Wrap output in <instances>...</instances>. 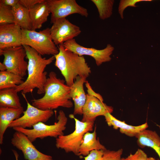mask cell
<instances>
[{"instance_id":"cell-1","label":"cell","mask_w":160,"mask_h":160,"mask_svg":"<svg viewBox=\"0 0 160 160\" xmlns=\"http://www.w3.org/2000/svg\"><path fill=\"white\" fill-rule=\"evenodd\" d=\"M26 52V58L28 60V76L24 82L15 88L18 92L25 94L32 93L36 88L39 95L44 93V86L47 77V72L45 71L46 67L55 59L54 56L49 58L43 57L36 50L30 47L22 45Z\"/></svg>"},{"instance_id":"cell-20","label":"cell","mask_w":160,"mask_h":160,"mask_svg":"<svg viewBox=\"0 0 160 160\" xmlns=\"http://www.w3.org/2000/svg\"><path fill=\"white\" fill-rule=\"evenodd\" d=\"M96 127L92 132H88L84 135L79 150L78 156H86L93 150H105L106 148L100 142L99 138H97Z\"/></svg>"},{"instance_id":"cell-28","label":"cell","mask_w":160,"mask_h":160,"mask_svg":"<svg viewBox=\"0 0 160 160\" xmlns=\"http://www.w3.org/2000/svg\"><path fill=\"white\" fill-rule=\"evenodd\" d=\"M126 160H148L146 154L141 149H138L134 154H130L125 158Z\"/></svg>"},{"instance_id":"cell-17","label":"cell","mask_w":160,"mask_h":160,"mask_svg":"<svg viewBox=\"0 0 160 160\" xmlns=\"http://www.w3.org/2000/svg\"><path fill=\"white\" fill-rule=\"evenodd\" d=\"M31 30L40 28L51 13L47 0L39 3L29 10Z\"/></svg>"},{"instance_id":"cell-33","label":"cell","mask_w":160,"mask_h":160,"mask_svg":"<svg viewBox=\"0 0 160 160\" xmlns=\"http://www.w3.org/2000/svg\"><path fill=\"white\" fill-rule=\"evenodd\" d=\"M12 152H13L14 156H15L16 160H19V154L16 151L14 150H12Z\"/></svg>"},{"instance_id":"cell-14","label":"cell","mask_w":160,"mask_h":160,"mask_svg":"<svg viewBox=\"0 0 160 160\" xmlns=\"http://www.w3.org/2000/svg\"><path fill=\"white\" fill-rule=\"evenodd\" d=\"M22 28L15 24L0 25V50L22 46Z\"/></svg>"},{"instance_id":"cell-24","label":"cell","mask_w":160,"mask_h":160,"mask_svg":"<svg viewBox=\"0 0 160 160\" xmlns=\"http://www.w3.org/2000/svg\"><path fill=\"white\" fill-rule=\"evenodd\" d=\"M96 7L100 19L104 20L110 17L112 14L113 0H91Z\"/></svg>"},{"instance_id":"cell-18","label":"cell","mask_w":160,"mask_h":160,"mask_svg":"<svg viewBox=\"0 0 160 160\" xmlns=\"http://www.w3.org/2000/svg\"><path fill=\"white\" fill-rule=\"evenodd\" d=\"M135 137L140 147L152 148L159 157L158 160H160V137L155 131L145 129L139 133Z\"/></svg>"},{"instance_id":"cell-3","label":"cell","mask_w":160,"mask_h":160,"mask_svg":"<svg viewBox=\"0 0 160 160\" xmlns=\"http://www.w3.org/2000/svg\"><path fill=\"white\" fill-rule=\"evenodd\" d=\"M57 47L59 52L54 55L55 65L64 77L67 85L71 87L78 76H89L91 70L84 56L65 49L63 44L59 45Z\"/></svg>"},{"instance_id":"cell-26","label":"cell","mask_w":160,"mask_h":160,"mask_svg":"<svg viewBox=\"0 0 160 160\" xmlns=\"http://www.w3.org/2000/svg\"><path fill=\"white\" fill-rule=\"evenodd\" d=\"M151 0H121L120 1L118 7V12L122 19H123V12L127 7H135L137 3L141 1H151Z\"/></svg>"},{"instance_id":"cell-32","label":"cell","mask_w":160,"mask_h":160,"mask_svg":"<svg viewBox=\"0 0 160 160\" xmlns=\"http://www.w3.org/2000/svg\"><path fill=\"white\" fill-rule=\"evenodd\" d=\"M0 71L7 70L6 67L3 63L0 62Z\"/></svg>"},{"instance_id":"cell-12","label":"cell","mask_w":160,"mask_h":160,"mask_svg":"<svg viewBox=\"0 0 160 160\" xmlns=\"http://www.w3.org/2000/svg\"><path fill=\"white\" fill-rule=\"evenodd\" d=\"M50 32L53 42L58 45L74 39L80 34L81 31L79 27L65 18L55 21L50 28Z\"/></svg>"},{"instance_id":"cell-34","label":"cell","mask_w":160,"mask_h":160,"mask_svg":"<svg viewBox=\"0 0 160 160\" xmlns=\"http://www.w3.org/2000/svg\"><path fill=\"white\" fill-rule=\"evenodd\" d=\"M148 160H156L155 158L153 157H148Z\"/></svg>"},{"instance_id":"cell-5","label":"cell","mask_w":160,"mask_h":160,"mask_svg":"<svg viewBox=\"0 0 160 160\" xmlns=\"http://www.w3.org/2000/svg\"><path fill=\"white\" fill-rule=\"evenodd\" d=\"M57 121L54 124L48 125L40 122L34 125L32 129L14 127L15 131L21 132L25 135L33 142L37 139H43L48 137L57 138L64 135L63 131L66 128L68 118L64 112L60 110L57 117Z\"/></svg>"},{"instance_id":"cell-31","label":"cell","mask_w":160,"mask_h":160,"mask_svg":"<svg viewBox=\"0 0 160 160\" xmlns=\"http://www.w3.org/2000/svg\"><path fill=\"white\" fill-rule=\"evenodd\" d=\"M19 2V0H0V3L5 6L12 7L15 6Z\"/></svg>"},{"instance_id":"cell-29","label":"cell","mask_w":160,"mask_h":160,"mask_svg":"<svg viewBox=\"0 0 160 160\" xmlns=\"http://www.w3.org/2000/svg\"><path fill=\"white\" fill-rule=\"evenodd\" d=\"M104 150H93L84 157V160H102Z\"/></svg>"},{"instance_id":"cell-13","label":"cell","mask_w":160,"mask_h":160,"mask_svg":"<svg viewBox=\"0 0 160 160\" xmlns=\"http://www.w3.org/2000/svg\"><path fill=\"white\" fill-rule=\"evenodd\" d=\"M11 143L21 151L26 160H53L52 157L41 152L24 134L15 131L11 139Z\"/></svg>"},{"instance_id":"cell-9","label":"cell","mask_w":160,"mask_h":160,"mask_svg":"<svg viewBox=\"0 0 160 160\" xmlns=\"http://www.w3.org/2000/svg\"><path fill=\"white\" fill-rule=\"evenodd\" d=\"M22 95L27 102V108L24 111L23 115L12 121L8 128H33L39 122H46L54 114V112L52 110H42L33 106L29 103L25 94L22 93Z\"/></svg>"},{"instance_id":"cell-25","label":"cell","mask_w":160,"mask_h":160,"mask_svg":"<svg viewBox=\"0 0 160 160\" xmlns=\"http://www.w3.org/2000/svg\"><path fill=\"white\" fill-rule=\"evenodd\" d=\"M14 23L12 7L0 3V25Z\"/></svg>"},{"instance_id":"cell-23","label":"cell","mask_w":160,"mask_h":160,"mask_svg":"<svg viewBox=\"0 0 160 160\" xmlns=\"http://www.w3.org/2000/svg\"><path fill=\"white\" fill-rule=\"evenodd\" d=\"M23 77L7 70L0 71V90L16 88L24 82Z\"/></svg>"},{"instance_id":"cell-8","label":"cell","mask_w":160,"mask_h":160,"mask_svg":"<svg viewBox=\"0 0 160 160\" xmlns=\"http://www.w3.org/2000/svg\"><path fill=\"white\" fill-rule=\"evenodd\" d=\"M0 55L4 56L3 63L7 70L23 77L26 75L28 64L25 60L26 54L23 46L0 50Z\"/></svg>"},{"instance_id":"cell-7","label":"cell","mask_w":160,"mask_h":160,"mask_svg":"<svg viewBox=\"0 0 160 160\" xmlns=\"http://www.w3.org/2000/svg\"><path fill=\"white\" fill-rule=\"evenodd\" d=\"M85 83L87 94L83 108L81 121L84 122H94L97 116H104L108 113H112L113 107L103 103L102 96L94 91L88 81Z\"/></svg>"},{"instance_id":"cell-30","label":"cell","mask_w":160,"mask_h":160,"mask_svg":"<svg viewBox=\"0 0 160 160\" xmlns=\"http://www.w3.org/2000/svg\"><path fill=\"white\" fill-rule=\"evenodd\" d=\"M43 1L44 0H19V3L30 10L36 4Z\"/></svg>"},{"instance_id":"cell-6","label":"cell","mask_w":160,"mask_h":160,"mask_svg":"<svg viewBox=\"0 0 160 160\" xmlns=\"http://www.w3.org/2000/svg\"><path fill=\"white\" fill-rule=\"evenodd\" d=\"M69 116L75 121V129L69 135L56 138L55 146L58 149H63L67 153L72 152L78 156L84 135L87 132L92 131L94 122H83L76 118L73 114H70Z\"/></svg>"},{"instance_id":"cell-4","label":"cell","mask_w":160,"mask_h":160,"mask_svg":"<svg viewBox=\"0 0 160 160\" xmlns=\"http://www.w3.org/2000/svg\"><path fill=\"white\" fill-rule=\"evenodd\" d=\"M22 45L28 46L41 55L54 56L59 52L51 36L50 28L39 32L22 29Z\"/></svg>"},{"instance_id":"cell-21","label":"cell","mask_w":160,"mask_h":160,"mask_svg":"<svg viewBox=\"0 0 160 160\" xmlns=\"http://www.w3.org/2000/svg\"><path fill=\"white\" fill-rule=\"evenodd\" d=\"M15 88L0 90V107L20 108L23 107Z\"/></svg>"},{"instance_id":"cell-35","label":"cell","mask_w":160,"mask_h":160,"mask_svg":"<svg viewBox=\"0 0 160 160\" xmlns=\"http://www.w3.org/2000/svg\"><path fill=\"white\" fill-rule=\"evenodd\" d=\"M121 160H126L125 158H121Z\"/></svg>"},{"instance_id":"cell-16","label":"cell","mask_w":160,"mask_h":160,"mask_svg":"<svg viewBox=\"0 0 160 160\" xmlns=\"http://www.w3.org/2000/svg\"><path fill=\"white\" fill-rule=\"evenodd\" d=\"M104 116L108 126H113L116 129L119 128L121 133L130 137H135L139 133L146 129L148 127L147 122L137 126L128 124L124 121L117 119L110 113L106 114Z\"/></svg>"},{"instance_id":"cell-2","label":"cell","mask_w":160,"mask_h":160,"mask_svg":"<svg viewBox=\"0 0 160 160\" xmlns=\"http://www.w3.org/2000/svg\"><path fill=\"white\" fill-rule=\"evenodd\" d=\"M70 87L65 80L57 78L55 72H50L44 86V95L31 100L32 105L43 110H52L59 107L69 108L73 106L70 95Z\"/></svg>"},{"instance_id":"cell-19","label":"cell","mask_w":160,"mask_h":160,"mask_svg":"<svg viewBox=\"0 0 160 160\" xmlns=\"http://www.w3.org/2000/svg\"><path fill=\"white\" fill-rule=\"evenodd\" d=\"M23 107L12 108L0 107V144L3 143L4 134L10 123L20 117Z\"/></svg>"},{"instance_id":"cell-11","label":"cell","mask_w":160,"mask_h":160,"mask_svg":"<svg viewBox=\"0 0 160 160\" xmlns=\"http://www.w3.org/2000/svg\"><path fill=\"white\" fill-rule=\"evenodd\" d=\"M63 44L65 49L80 56L87 55L92 57L97 66L110 61L111 55L114 50V47L110 44H107L106 47L102 49L86 47L79 44L74 39L65 42Z\"/></svg>"},{"instance_id":"cell-15","label":"cell","mask_w":160,"mask_h":160,"mask_svg":"<svg viewBox=\"0 0 160 160\" xmlns=\"http://www.w3.org/2000/svg\"><path fill=\"white\" fill-rule=\"evenodd\" d=\"M87 78L85 76H78L70 87V95L74 102V115H82L83 108L87 97L84 84L87 81Z\"/></svg>"},{"instance_id":"cell-10","label":"cell","mask_w":160,"mask_h":160,"mask_svg":"<svg viewBox=\"0 0 160 160\" xmlns=\"http://www.w3.org/2000/svg\"><path fill=\"white\" fill-rule=\"evenodd\" d=\"M51 14V23L57 20L65 18L70 15L79 14L87 17V10L79 5L75 0H47Z\"/></svg>"},{"instance_id":"cell-22","label":"cell","mask_w":160,"mask_h":160,"mask_svg":"<svg viewBox=\"0 0 160 160\" xmlns=\"http://www.w3.org/2000/svg\"><path fill=\"white\" fill-rule=\"evenodd\" d=\"M14 16V23L22 29L31 30V24L29 10L19 2L12 7Z\"/></svg>"},{"instance_id":"cell-27","label":"cell","mask_w":160,"mask_h":160,"mask_svg":"<svg viewBox=\"0 0 160 160\" xmlns=\"http://www.w3.org/2000/svg\"><path fill=\"white\" fill-rule=\"evenodd\" d=\"M123 152L122 149L116 151L106 149L104 151L102 160H121Z\"/></svg>"},{"instance_id":"cell-36","label":"cell","mask_w":160,"mask_h":160,"mask_svg":"<svg viewBox=\"0 0 160 160\" xmlns=\"http://www.w3.org/2000/svg\"><path fill=\"white\" fill-rule=\"evenodd\" d=\"M157 126L159 128V129H160V125H158L157 124Z\"/></svg>"}]
</instances>
